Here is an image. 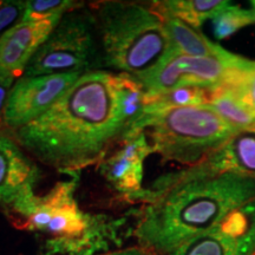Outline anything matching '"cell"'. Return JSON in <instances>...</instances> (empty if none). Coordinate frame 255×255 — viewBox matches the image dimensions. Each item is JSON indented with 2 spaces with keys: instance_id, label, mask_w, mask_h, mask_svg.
<instances>
[{
  "instance_id": "4",
  "label": "cell",
  "mask_w": 255,
  "mask_h": 255,
  "mask_svg": "<svg viewBox=\"0 0 255 255\" xmlns=\"http://www.w3.org/2000/svg\"><path fill=\"white\" fill-rule=\"evenodd\" d=\"M139 131L149 132L152 150L163 161L193 167L219 150L238 130L203 104L144 115L135 133Z\"/></svg>"
},
{
  "instance_id": "2",
  "label": "cell",
  "mask_w": 255,
  "mask_h": 255,
  "mask_svg": "<svg viewBox=\"0 0 255 255\" xmlns=\"http://www.w3.org/2000/svg\"><path fill=\"white\" fill-rule=\"evenodd\" d=\"M137 201L145 203L135 229L138 246L167 255L254 203L255 178L219 173L203 161L158 177Z\"/></svg>"
},
{
  "instance_id": "11",
  "label": "cell",
  "mask_w": 255,
  "mask_h": 255,
  "mask_svg": "<svg viewBox=\"0 0 255 255\" xmlns=\"http://www.w3.org/2000/svg\"><path fill=\"white\" fill-rule=\"evenodd\" d=\"M38 176L39 170L13 135L0 131V205L6 212L36 196L33 187Z\"/></svg>"
},
{
  "instance_id": "19",
  "label": "cell",
  "mask_w": 255,
  "mask_h": 255,
  "mask_svg": "<svg viewBox=\"0 0 255 255\" xmlns=\"http://www.w3.org/2000/svg\"><path fill=\"white\" fill-rule=\"evenodd\" d=\"M242 104L255 110V60L242 59L222 85Z\"/></svg>"
},
{
  "instance_id": "15",
  "label": "cell",
  "mask_w": 255,
  "mask_h": 255,
  "mask_svg": "<svg viewBox=\"0 0 255 255\" xmlns=\"http://www.w3.org/2000/svg\"><path fill=\"white\" fill-rule=\"evenodd\" d=\"M159 17L163 20L174 50L178 55L209 57L221 55L226 51L223 47L203 36L200 31H197V28H194L178 18L169 14H159Z\"/></svg>"
},
{
  "instance_id": "10",
  "label": "cell",
  "mask_w": 255,
  "mask_h": 255,
  "mask_svg": "<svg viewBox=\"0 0 255 255\" xmlns=\"http://www.w3.org/2000/svg\"><path fill=\"white\" fill-rule=\"evenodd\" d=\"M121 144L119 150L100 164V171L117 193L127 200L136 201L144 191L142 187L143 164L154 150L144 131L127 137Z\"/></svg>"
},
{
  "instance_id": "13",
  "label": "cell",
  "mask_w": 255,
  "mask_h": 255,
  "mask_svg": "<svg viewBox=\"0 0 255 255\" xmlns=\"http://www.w3.org/2000/svg\"><path fill=\"white\" fill-rule=\"evenodd\" d=\"M205 161L219 173L255 178V130L238 131Z\"/></svg>"
},
{
  "instance_id": "22",
  "label": "cell",
  "mask_w": 255,
  "mask_h": 255,
  "mask_svg": "<svg viewBox=\"0 0 255 255\" xmlns=\"http://www.w3.org/2000/svg\"><path fill=\"white\" fill-rule=\"evenodd\" d=\"M26 1L4 0L0 1V38L23 20Z\"/></svg>"
},
{
  "instance_id": "18",
  "label": "cell",
  "mask_w": 255,
  "mask_h": 255,
  "mask_svg": "<svg viewBox=\"0 0 255 255\" xmlns=\"http://www.w3.org/2000/svg\"><path fill=\"white\" fill-rule=\"evenodd\" d=\"M210 91L199 87H182L171 89L157 95L146 94L145 114H155L171 108L194 107L208 104Z\"/></svg>"
},
{
  "instance_id": "21",
  "label": "cell",
  "mask_w": 255,
  "mask_h": 255,
  "mask_svg": "<svg viewBox=\"0 0 255 255\" xmlns=\"http://www.w3.org/2000/svg\"><path fill=\"white\" fill-rule=\"evenodd\" d=\"M82 7L81 2L72 0H28L23 20L25 23L40 21L57 15H64L71 9Z\"/></svg>"
},
{
  "instance_id": "7",
  "label": "cell",
  "mask_w": 255,
  "mask_h": 255,
  "mask_svg": "<svg viewBox=\"0 0 255 255\" xmlns=\"http://www.w3.org/2000/svg\"><path fill=\"white\" fill-rule=\"evenodd\" d=\"M242 59L244 57L227 50L221 55L209 57L174 55L152 71L135 78L148 95L182 87H199L213 91L227 82Z\"/></svg>"
},
{
  "instance_id": "8",
  "label": "cell",
  "mask_w": 255,
  "mask_h": 255,
  "mask_svg": "<svg viewBox=\"0 0 255 255\" xmlns=\"http://www.w3.org/2000/svg\"><path fill=\"white\" fill-rule=\"evenodd\" d=\"M83 73L21 76L14 82L6 104L4 124L12 131L47 113L78 81Z\"/></svg>"
},
{
  "instance_id": "16",
  "label": "cell",
  "mask_w": 255,
  "mask_h": 255,
  "mask_svg": "<svg viewBox=\"0 0 255 255\" xmlns=\"http://www.w3.org/2000/svg\"><path fill=\"white\" fill-rule=\"evenodd\" d=\"M229 2L225 0H163L152 1L150 5L158 14L173 15L194 28H199L203 21L212 19Z\"/></svg>"
},
{
  "instance_id": "20",
  "label": "cell",
  "mask_w": 255,
  "mask_h": 255,
  "mask_svg": "<svg viewBox=\"0 0 255 255\" xmlns=\"http://www.w3.org/2000/svg\"><path fill=\"white\" fill-rule=\"evenodd\" d=\"M213 31L218 39L228 38L240 28L248 26L255 21L254 9H248L240 5L229 2L212 18Z\"/></svg>"
},
{
  "instance_id": "6",
  "label": "cell",
  "mask_w": 255,
  "mask_h": 255,
  "mask_svg": "<svg viewBox=\"0 0 255 255\" xmlns=\"http://www.w3.org/2000/svg\"><path fill=\"white\" fill-rule=\"evenodd\" d=\"M78 181L76 175L68 181H60L44 196L36 195L28 215L19 228L53 235L52 252L81 239L94 226L97 216L82 212L76 202Z\"/></svg>"
},
{
  "instance_id": "14",
  "label": "cell",
  "mask_w": 255,
  "mask_h": 255,
  "mask_svg": "<svg viewBox=\"0 0 255 255\" xmlns=\"http://www.w3.org/2000/svg\"><path fill=\"white\" fill-rule=\"evenodd\" d=\"M114 88L121 119L127 129V138L135 133L137 126L144 117L146 91L135 77L123 72L114 73Z\"/></svg>"
},
{
  "instance_id": "23",
  "label": "cell",
  "mask_w": 255,
  "mask_h": 255,
  "mask_svg": "<svg viewBox=\"0 0 255 255\" xmlns=\"http://www.w3.org/2000/svg\"><path fill=\"white\" fill-rule=\"evenodd\" d=\"M15 77L7 73H0V127L4 124L6 104L12 87L14 84Z\"/></svg>"
},
{
  "instance_id": "3",
  "label": "cell",
  "mask_w": 255,
  "mask_h": 255,
  "mask_svg": "<svg viewBox=\"0 0 255 255\" xmlns=\"http://www.w3.org/2000/svg\"><path fill=\"white\" fill-rule=\"evenodd\" d=\"M96 21L104 62L121 72L138 77L178 55L150 4L103 1Z\"/></svg>"
},
{
  "instance_id": "24",
  "label": "cell",
  "mask_w": 255,
  "mask_h": 255,
  "mask_svg": "<svg viewBox=\"0 0 255 255\" xmlns=\"http://www.w3.org/2000/svg\"><path fill=\"white\" fill-rule=\"evenodd\" d=\"M97 255H157L152 252L144 250V248L136 246V247H130L126 248V250H120V251H114V252H108V253L103 254H97Z\"/></svg>"
},
{
  "instance_id": "5",
  "label": "cell",
  "mask_w": 255,
  "mask_h": 255,
  "mask_svg": "<svg viewBox=\"0 0 255 255\" xmlns=\"http://www.w3.org/2000/svg\"><path fill=\"white\" fill-rule=\"evenodd\" d=\"M82 7L66 12L25 69V77L91 71L96 58V17Z\"/></svg>"
},
{
  "instance_id": "12",
  "label": "cell",
  "mask_w": 255,
  "mask_h": 255,
  "mask_svg": "<svg viewBox=\"0 0 255 255\" xmlns=\"http://www.w3.org/2000/svg\"><path fill=\"white\" fill-rule=\"evenodd\" d=\"M63 15L32 23H20L0 38V73L15 78L24 75L34 53L45 43Z\"/></svg>"
},
{
  "instance_id": "25",
  "label": "cell",
  "mask_w": 255,
  "mask_h": 255,
  "mask_svg": "<svg viewBox=\"0 0 255 255\" xmlns=\"http://www.w3.org/2000/svg\"><path fill=\"white\" fill-rule=\"evenodd\" d=\"M252 6H253V9H254V12H255V0H254V1H252Z\"/></svg>"
},
{
  "instance_id": "1",
  "label": "cell",
  "mask_w": 255,
  "mask_h": 255,
  "mask_svg": "<svg viewBox=\"0 0 255 255\" xmlns=\"http://www.w3.org/2000/svg\"><path fill=\"white\" fill-rule=\"evenodd\" d=\"M126 136L114 73L94 70L83 73L43 116L13 131L18 144L33 158L70 175L100 165Z\"/></svg>"
},
{
  "instance_id": "17",
  "label": "cell",
  "mask_w": 255,
  "mask_h": 255,
  "mask_svg": "<svg viewBox=\"0 0 255 255\" xmlns=\"http://www.w3.org/2000/svg\"><path fill=\"white\" fill-rule=\"evenodd\" d=\"M208 104L238 131L255 130V110L242 104L226 88L210 91Z\"/></svg>"
},
{
  "instance_id": "9",
  "label": "cell",
  "mask_w": 255,
  "mask_h": 255,
  "mask_svg": "<svg viewBox=\"0 0 255 255\" xmlns=\"http://www.w3.org/2000/svg\"><path fill=\"white\" fill-rule=\"evenodd\" d=\"M167 255H255V202Z\"/></svg>"
}]
</instances>
